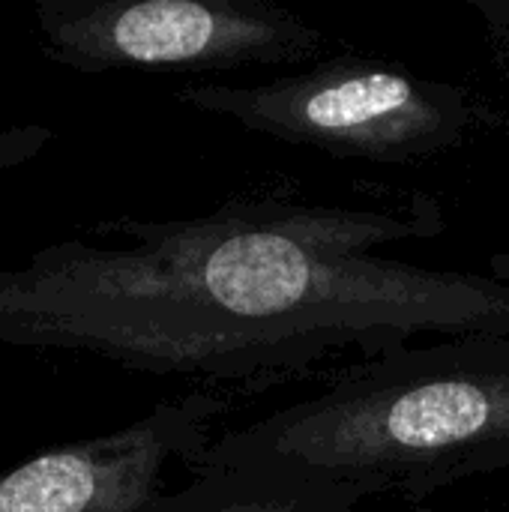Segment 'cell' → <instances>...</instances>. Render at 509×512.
I'll use <instances>...</instances> for the list:
<instances>
[{
  "instance_id": "1",
  "label": "cell",
  "mask_w": 509,
  "mask_h": 512,
  "mask_svg": "<svg viewBox=\"0 0 509 512\" xmlns=\"http://www.w3.org/2000/svg\"><path fill=\"white\" fill-rule=\"evenodd\" d=\"M441 210L231 201L168 222H108L0 270V345L219 384H267L345 351L420 336H509V282L372 255L441 234Z\"/></svg>"
},
{
  "instance_id": "2",
  "label": "cell",
  "mask_w": 509,
  "mask_h": 512,
  "mask_svg": "<svg viewBox=\"0 0 509 512\" xmlns=\"http://www.w3.org/2000/svg\"><path fill=\"white\" fill-rule=\"evenodd\" d=\"M509 468V336L402 345L339 369L324 390L195 459L192 477L426 498Z\"/></svg>"
},
{
  "instance_id": "3",
  "label": "cell",
  "mask_w": 509,
  "mask_h": 512,
  "mask_svg": "<svg viewBox=\"0 0 509 512\" xmlns=\"http://www.w3.org/2000/svg\"><path fill=\"white\" fill-rule=\"evenodd\" d=\"M174 99L258 135L387 165L456 150L486 120L468 87L369 57H333L264 84L192 81Z\"/></svg>"
},
{
  "instance_id": "4",
  "label": "cell",
  "mask_w": 509,
  "mask_h": 512,
  "mask_svg": "<svg viewBox=\"0 0 509 512\" xmlns=\"http://www.w3.org/2000/svg\"><path fill=\"white\" fill-rule=\"evenodd\" d=\"M42 51L81 72H234L312 60L324 33L267 0H39Z\"/></svg>"
},
{
  "instance_id": "5",
  "label": "cell",
  "mask_w": 509,
  "mask_h": 512,
  "mask_svg": "<svg viewBox=\"0 0 509 512\" xmlns=\"http://www.w3.org/2000/svg\"><path fill=\"white\" fill-rule=\"evenodd\" d=\"M222 411L216 393H189L120 432L42 453L0 474V512H165L168 468L195 465Z\"/></svg>"
},
{
  "instance_id": "6",
  "label": "cell",
  "mask_w": 509,
  "mask_h": 512,
  "mask_svg": "<svg viewBox=\"0 0 509 512\" xmlns=\"http://www.w3.org/2000/svg\"><path fill=\"white\" fill-rule=\"evenodd\" d=\"M51 144V129L39 123L0 126V171L30 162Z\"/></svg>"
},
{
  "instance_id": "7",
  "label": "cell",
  "mask_w": 509,
  "mask_h": 512,
  "mask_svg": "<svg viewBox=\"0 0 509 512\" xmlns=\"http://www.w3.org/2000/svg\"><path fill=\"white\" fill-rule=\"evenodd\" d=\"M468 9L477 15L492 54L498 57L504 72H509V0H468Z\"/></svg>"
},
{
  "instance_id": "8",
  "label": "cell",
  "mask_w": 509,
  "mask_h": 512,
  "mask_svg": "<svg viewBox=\"0 0 509 512\" xmlns=\"http://www.w3.org/2000/svg\"><path fill=\"white\" fill-rule=\"evenodd\" d=\"M360 498L348 489H303L300 498L282 512H354Z\"/></svg>"
}]
</instances>
